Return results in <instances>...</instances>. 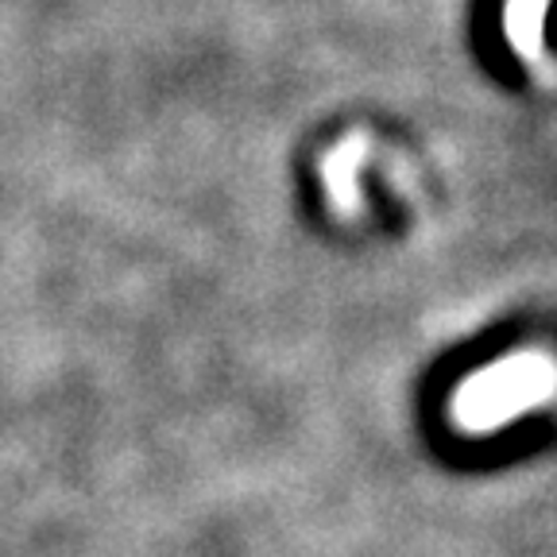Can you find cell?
Wrapping results in <instances>:
<instances>
[{"label":"cell","mask_w":557,"mask_h":557,"mask_svg":"<svg viewBox=\"0 0 557 557\" xmlns=\"http://www.w3.org/2000/svg\"><path fill=\"white\" fill-rule=\"evenodd\" d=\"M549 0H511L507 4V35L522 59H539L542 51V16Z\"/></svg>","instance_id":"2"},{"label":"cell","mask_w":557,"mask_h":557,"mask_svg":"<svg viewBox=\"0 0 557 557\" xmlns=\"http://www.w3.org/2000/svg\"><path fill=\"white\" fill-rule=\"evenodd\" d=\"M549 387H554V375H549L546 364H531V360L499 364L457 395V422L469 430H492L515 418L519 410L546 399Z\"/></svg>","instance_id":"1"}]
</instances>
